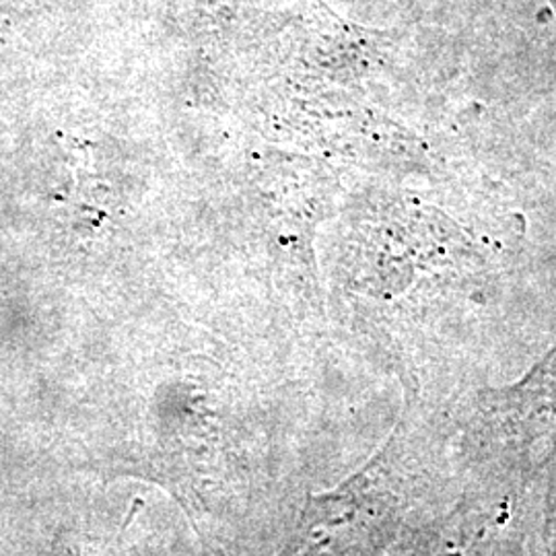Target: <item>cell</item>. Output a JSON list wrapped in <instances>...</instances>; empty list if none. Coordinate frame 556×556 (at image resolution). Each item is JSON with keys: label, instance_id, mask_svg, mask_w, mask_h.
I'll use <instances>...</instances> for the list:
<instances>
[{"label": "cell", "instance_id": "cell-4", "mask_svg": "<svg viewBox=\"0 0 556 556\" xmlns=\"http://www.w3.org/2000/svg\"><path fill=\"white\" fill-rule=\"evenodd\" d=\"M544 472L546 486L542 497L540 523L536 536L530 538L532 544L528 548V556H556V459Z\"/></svg>", "mask_w": 556, "mask_h": 556}, {"label": "cell", "instance_id": "cell-3", "mask_svg": "<svg viewBox=\"0 0 556 556\" xmlns=\"http://www.w3.org/2000/svg\"><path fill=\"white\" fill-rule=\"evenodd\" d=\"M484 477L452 505L406 526L392 546L394 556H517L523 551L516 519V493L523 484Z\"/></svg>", "mask_w": 556, "mask_h": 556}, {"label": "cell", "instance_id": "cell-5", "mask_svg": "<svg viewBox=\"0 0 556 556\" xmlns=\"http://www.w3.org/2000/svg\"><path fill=\"white\" fill-rule=\"evenodd\" d=\"M555 4H556V0H555Z\"/></svg>", "mask_w": 556, "mask_h": 556}, {"label": "cell", "instance_id": "cell-1", "mask_svg": "<svg viewBox=\"0 0 556 556\" xmlns=\"http://www.w3.org/2000/svg\"><path fill=\"white\" fill-rule=\"evenodd\" d=\"M435 438L397 429L355 477L309 497L278 556H383L418 503L443 486Z\"/></svg>", "mask_w": 556, "mask_h": 556}, {"label": "cell", "instance_id": "cell-2", "mask_svg": "<svg viewBox=\"0 0 556 556\" xmlns=\"http://www.w3.org/2000/svg\"><path fill=\"white\" fill-rule=\"evenodd\" d=\"M466 445L486 475L526 484L556 459V346L503 390L477 397Z\"/></svg>", "mask_w": 556, "mask_h": 556}]
</instances>
